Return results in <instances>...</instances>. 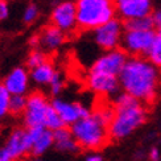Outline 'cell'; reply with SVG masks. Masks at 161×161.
<instances>
[{"label": "cell", "mask_w": 161, "mask_h": 161, "mask_svg": "<svg viewBox=\"0 0 161 161\" xmlns=\"http://www.w3.org/2000/svg\"><path fill=\"white\" fill-rule=\"evenodd\" d=\"M122 24L125 31H152L155 26V20L151 16L140 19H123Z\"/></svg>", "instance_id": "cell-16"}, {"label": "cell", "mask_w": 161, "mask_h": 161, "mask_svg": "<svg viewBox=\"0 0 161 161\" xmlns=\"http://www.w3.org/2000/svg\"><path fill=\"white\" fill-rule=\"evenodd\" d=\"M53 142H54L53 132L49 131V130H45L42 132V135L40 136V139L36 142V144L33 145L31 153H32V155H35V156H40L41 153H44V151H46V149L49 148Z\"/></svg>", "instance_id": "cell-18"}, {"label": "cell", "mask_w": 161, "mask_h": 161, "mask_svg": "<svg viewBox=\"0 0 161 161\" xmlns=\"http://www.w3.org/2000/svg\"><path fill=\"white\" fill-rule=\"evenodd\" d=\"M50 83H52V91H53V94L59 92V90H61V87H62V82L59 80L58 73H56V74H54V77H53Z\"/></svg>", "instance_id": "cell-26"}, {"label": "cell", "mask_w": 161, "mask_h": 161, "mask_svg": "<svg viewBox=\"0 0 161 161\" xmlns=\"http://www.w3.org/2000/svg\"><path fill=\"white\" fill-rule=\"evenodd\" d=\"M65 122L62 120V118L59 116V114L53 108V106H49L48 110H46V116H45V125L48 127L49 130H61L65 127Z\"/></svg>", "instance_id": "cell-19"}, {"label": "cell", "mask_w": 161, "mask_h": 161, "mask_svg": "<svg viewBox=\"0 0 161 161\" xmlns=\"http://www.w3.org/2000/svg\"><path fill=\"white\" fill-rule=\"evenodd\" d=\"M54 74L56 73H54V70H53V65H52L50 61H46L45 64L38 66V68L35 69L32 73V75H33V78H35L36 82H41V83L52 82Z\"/></svg>", "instance_id": "cell-17"}, {"label": "cell", "mask_w": 161, "mask_h": 161, "mask_svg": "<svg viewBox=\"0 0 161 161\" xmlns=\"http://www.w3.org/2000/svg\"><path fill=\"white\" fill-rule=\"evenodd\" d=\"M26 83H28L26 71L24 69H15L5 79L4 86L8 92L13 94V95H21L26 89Z\"/></svg>", "instance_id": "cell-14"}, {"label": "cell", "mask_w": 161, "mask_h": 161, "mask_svg": "<svg viewBox=\"0 0 161 161\" xmlns=\"http://www.w3.org/2000/svg\"><path fill=\"white\" fill-rule=\"evenodd\" d=\"M87 161H103V160L100 156H91V157L87 158Z\"/></svg>", "instance_id": "cell-31"}, {"label": "cell", "mask_w": 161, "mask_h": 161, "mask_svg": "<svg viewBox=\"0 0 161 161\" xmlns=\"http://www.w3.org/2000/svg\"><path fill=\"white\" fill-rule=\"evenodd\" d=\"M0 161H12L9 155L5 152V149H0Z\"/></svg>", "instance_id": "cell-28"}, {"label": "cell", "mask_w": 161, "mask_h": 161, "mask_svg": "<svg viewBox=\"0 0 161 161\" xmlns=\"http://www.w3.org/2000/svg\"><path fill=\"white\" fill-rule=\"evenodd\" d=\"M122 82L127 94L133 98L152 104L156 99L158 74L153 66L143 58H133L127 61L120 73Z\"/></svg>", "instance_id": "cell-1"}, {"label": "cell", "mask_w": 161, "mask_h": 161, "mask_svg": "<svg viewBox=\"0 0 161 161\" xmlns=\"http://www.w3.org/2000/svg\"><path fill=\"white\" fill-rule=\"evenodd\" d=\"M114 107L116 114L110 127V136L112 139L125 137L147 119V111L142 102L127 92L116 99Z\"/></svg>", "instance_id": "cell-2"}, {"label": "cell", "mask_w": 161, "mask_h": 161, "mask_svg": "<svg viewBox=\"0 0 161 161\" xmlns=\"http://www.w3.org/2000/svg\"><path fill=\"white\" fill-rule=\"evenodd\" d=\"M52 25L57 26L61 31H77V4L74 3H62L59 4L50 17Z\"/></svg>", "instance_id": "cell-8"}, {"label": "cell", "mask_w": 161, "mask_h": 161, "mask_svg": "<svg viewBox=\"0 0 161 161\" xmlns=\"http://www.w3.org/2000/svg\"><path fill=\"white\" fill-rule=\"evenodd\" d=\"M48 102L41 91H33L26 98V110L25 115V124L29 128L35 127H44L45 125V116L48 110Z\"/></svg>", "instance_id": "cell-5"}, {"label": "cell", "mask_w": 161, "mask_h": 161, "mask_svg": "<svg viewBox=\"0 0 161 161\" xmlns=\"http://www.w3.org/2000/svg\"><path fill=\"white\" fill-rule=\"evenodd\" d=\"M26 110V99L23 95H13L9 99V106H8V112L11 115H20V114L25 112Z\"/></svg>", "instance_id": "cell-20"}, {"label": "cell", "mask_w": 161, "mask_h": 161, "mask_svg": "<svg viewBox=\"0 0 161 161\" xmlns=\"http://www.w3.org/2000/svg\"><path fill=\"white\" fill-rule=\"evenodd\" d=\"M148 57L152 64H155L157 68H161V35H156L153 45L148 53Z\"/></svg>", "instance_id": "cell-21"}, {"label": "cell", "mask_w": 161, "mask_h": 161, "mask_svg": "<svg viewBox=\"0 0 161 161\" xmlns=\"http://www.w3.org/2000/svg\"><path fill=\"white\" fill-rule=\"evenodd\" d=\"M116 2L118 8L124 19H140L149 16L151 13L149 2H142V0H116Z\"/></svg>", "instance_id": "cell-11"}, {"label": "cell", "mask_w": 161, "mask_h": 161, "mask_svg": "<svg viewBox=\"0 0 161 161\" xmlns=\"http://www.w3.org/2000/svg\"><path fill=\"white\" fill-rule=\"evenodd\" d=\"M155 38L156 35L153 31H125L124 50L131 53L135 58H142L149 53Z\"/></svg>", "instance_id": "cell-6"}, {"label": "cell", "mask_w": 161, "mask_h": 161, "mask_svg": "<svg viewBox=\"0 0 161 161\" xmlns=\"http://www.w3.org/2000/svg\"><path fill=\"white\" fill-rule=\"evenodd\" d=\"M116 9V0H78L77 32L100 28L111 21Z\"/></svg>", "instance_id": "cell-3"}, {"label": "cell", "mask_w": 161, "mask_h": 161, "mask_svg": "<svg viewBox=\"0 0 161 161\" xmlns=\"http://www.w3.org/2000/svg\"><path fill=\"white\" fill-rule=\"evenodd\" d=\"M120 25H122V23L119 20L112 19L111 21L97 29L95 38L100 48H103L104 50H110L115 48L120 36Z\"/></svg>", "instance_id": "cell-9"}, {"label": "cell", "mask_w": 161, "mask_h": 161, "mask_svg": "<svg viewBox=\"0 0 161 161\" xmlns=\"http://www.w3.org/2000/svg\"><path fill=\"white\" fill-rule=\"evenodd\" d=\"M46 61H49V57L45 54V53H41V52H32L31 56L28 58V68H31L32 70L37 69L38 66H41L42 64H45Z\"/></svg>", "instance_id": "cell-22"}, {"label": "cell", "mask_w": 161, "mask_h": 161, "mask_svg": "<svg viewBox=\"0 0 161 161\" xmlns=\"http://www.w3.org/2000/svg\"><path fill=\"white\" fill-rule=\"evenodd\" d=\"M26 131L17 128L12 132V135L9 136L8 142L5 144V152L9 155L12 160H19L24 155H26L29 151L26 148V142H25Z\"/></svg>", "instance_id": "cell-12"}, {"label": "cell", "mask_w": 161, "mask_h": 161, "mask_svg": "<svg viewBox=\"0 0 161 161\" xmlns=\"http://www.w3.org/2000/svg\"><path fill=\"white\" fill-rule=\"evenodd\" d=\"M7 13H8V11H7V3H5V0H0V20L4 19L7 16Z\"/></svg>", "instance_id": "cell-27"}, {"label": "cell", "mask_w": 161, "mask_h": 161, "mask_svg": "<svg viewBox=\"0 0 161 161\" xmlns=\"http://www.w3.org/2000/svg\"><path fill=\"white\" fill-rule=\"evenodd\" d=\"M9 92L3 83H0V116L5 115L9 106Z\"/></svg>", "instance_id": "cell-23"}, {"label": "cell", "mask_w": 161, "mask_h": 161, "mask_svg": "<svg viewBox=\"0 0 161 161\" xmlns=\"http://www.w3.org/2000/svg\"><path fill=\"white\" fill-rule=\"evenodd\" d=\"M56 147H57L58 151H64V152H75V151H78V148H79L78 143H77L73 137L56 143Z\"/></svg>", "instance_id": "cell-24"}, {"label": "cell", "mask_w": 161, "mask_h": 161, "mask_svg": "<svg viewBox=\"0 0 161 161\" xmlns=\"http://www.w3.org/2000/svg\"><path fill=\"white\" fill-rule=\"evenodd\" d=\"M52 106H53V108L59 114V116L62 118V120L66 124L68 123L74 124L79 119H85V118L90 116V112L79 103L68 104V103L61 102V100H53Z\"/></svg>", "instance_id": "cell-10"}, {"label": "cell", "mask_w": 161, "mask_h": 161, "mask_svg": "<svg viewBox=\"0 0 161 161\" xmlns=\"http://www.w3.org/2000/svg\"><path fill=\"white\" fill-rule=\"evenodd\" d=\"M89 86L99 94H108L118 90L119 83L115 75L103 74V73H91L89 77Z\"/></svg>", "instance_id": "cell-13"}, {"label": "cell", "mask_w": 161, "mask_h": 161, "mask_svg": "<svg viewBox=\"0 0 161 161\" xmlns=\"http://www.w3.org/2000/svg\"><path fill=\"white\" fill-rule=\"evenodd\" d=\"M149 157H151V160H152V161H158V152H157V149H156V148H153V149L151 151Z\"/></svg>", "instance_id": "cell-29"}, {"label": "cell", "mask_w": 161, "mask_h": 161, "mask_svg": "<svg viewBox=\"0 0 161 161\" xmlns=\"http://www.w3.org/2000/svg\"><path fill=\"white\" fill-rule=\"evenodd\" d=\"M36 16H37V8L35 5H29L28 9H26V12H25L24 20L26 23H31V21H33V20L36 19Z\"/></svg>", "instance_id": "cell-25"}, {"label": "cell", "mask_w": 161, "mask_h": 161, "mask_svg": "<svg viewBox=\"0 0 161 161\" xmlns=\"http://www.w3.org/2000/svg\"><path fill=\"white\" fill-rule=\"evenodd\" d=\"M127 53L123 48H119L112 50L110 54L102 57L100 59L95 62L92 66L91 73H103V74H110V75H118L122 73L123 68L127 64Z\"/></svg>", "instance_id": "cell-7"}, {"label": "cell", "mask_w": 161, "mask_h": 161, "mask_svg": "<svg viewBox=\"0 0 161 161\" xmlns=\"http://www.w3.org/2000/svg\"><path fill=\"white\" fill-rule=\"evenodd\" d=\"M71 133L78 145L86 149L103 148L108 144V139L111 137L110 125L95 112L90 114L89 118L75 122L71 127Z\"/></svg>", "instance_id": "cell-4"}, {"label": "cell", "mask_w": 161, "mask_h": 161, "mask_svg": "<svg viewBox=\"0 0 161 161\" xmlns=\"http://www.w3.org/2000/svg\"><path fill=\"white\" fill-rule=\"evenodd\" d=\"M65 40L64 32L54 25H46L42 32L38 35V42H41L45 48L54 49L61 45Z\"/></svg>", "instance_id": "cell-15"}, {"label": "cell", "mask_w": 161, "mask_h": 161, "mask_svg": "<svg viewBox=\"0 0 161 161\" xmlns=\"http://www.w3.org/2000/svg\"><path fill=\"white\" fill-rule=\"evenodd\" d=\"M153 20H155V25L157 26V28H160L161 26V12L156 13V15L153 16Z\"/></svg>", "instance_id": "cell-30"}]
</instances>
